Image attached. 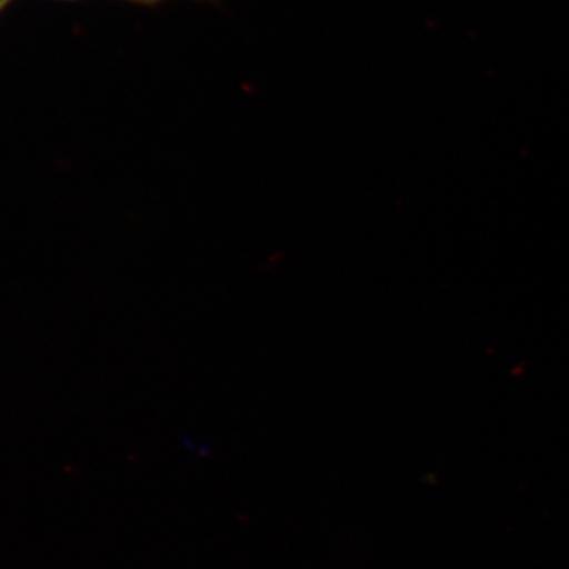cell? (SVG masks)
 I'll return each mask as SVG.
<instances>
[{
	"instance_id": "cell-1",
	"label": "cell",
	"mask_w": 569,
	"mask_h": 569,
	"mask_svg": "<svg viewBox=\"0 0 569 569\" xmlns=\"http://www.w3.org/2000/svg\"><path fill=\"white\" fill-rule=\"evenodd\" d=\"M3 2H4V0H0V6H2Z\"/></svg>"
}]
</instances>
